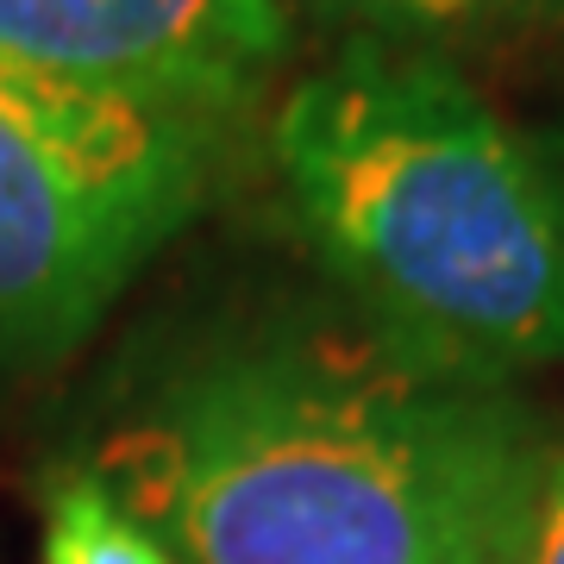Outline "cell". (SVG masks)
Here are the masks:
<instances>
[{
    "instance_id": "7a4b0ae2",
    "label": "cell",
    "mask_w": 564,
    "mask_h": 564,
    "mask_svg": "<svg viewBox=\"0 0 564 564\" xmlns=\"http://www.w3.org/2000/svg\"><path fill=\"white\" fill-rule=\"evenodd\" d=\"M270 163L377 339L477 383L564 364V182L445 51L345 39L282 95Z\"/></svg>"
},
{
    "instance_id": "5b68a950",
    "label": "cell",
    "mask_w": 564,
    "mask_h": 564,
    "mask_svg": "<svg viewBox=\"0 0 564 564\" xmlns=\"http://www.w3.org/2000/svg\"><path fill=\"white\" fill-rule=\"evenodd\" d=\"M282 13L339 25L345 39L389 44H464L514 39V32H564V0H282Z\"/></svg>"
},
{
    "instance_id": "8992f818",
    "label": "cell",
    "mask_w": 564,
    "mask_h": 564,
    "mask_svg": "<svg viewBox=\"0 0 564 564\" xmlns=\"http://www.w3.org/2000/svg\"><path fill=\"white\" fill-rule=\"evenodd\" d=\"M39 564H176L144 521H132L95 470H63L44 496Z\"/></svg>"
},
{
    "instance_id": "6da1fadb",
    "label": "cell",
    "mask_w": 564,
    "mask_h": 564,
    "mask_svg": "<svg viewBox=\"0 0 564 564\" xmlns=\"http://www.w3.org/2000/svg\"><path fill=\"white\" fill-rule=\"evenodd\" d=\"M552 445L514 383L270 321L195 351L95 477L195 564H514Z\"/></svg>"
},
{
    "instance_id": "3957f363",
    "label": "cell",
    "mask_w": 564,
    "mask_h": 564,
    "mask_svg": "<svg viewBox=\"0 0 564 564\" xmlns=\"http://www.w3.org/2000/svg\"><path fill=\"white\" fill-rule=\"evenodd\" d=\"M214 126L0 57V351L51 358L207 195Z\"/></svg>"
},
{
    "instance_id": "277c9868",
    "label": "cell",
    "mask_w": 564,
    "mask_h": 564,
    "mask_svg": "<svg viewBox=\"0 0 564 564\" xmlns=\"http://www.w3.org/2000/svg\"><path fill=\"white\" fill-rule=\"evenodd\" d=\"M295 44L282 0H0V57L220 126Z\"/></svg>"
},
{
    "instance_id": "52a82bcc",
    "label": "cell",
    "mask_w": 564,
    "mask_h": 564,
    "mask_svg": "<svg viewBox=\"0 0 564 564\" xmlns=\"http://www.w3.org/2000/svg\"><path fill=\"white\" fill-rule=\"evenodd\" d=\"M514 564H564V440L552 445V464L540 477V496H533Z\"/></svg>"
},
{
    "instance_id": "ba28073f",
    "label": "cell",
    "mask_w": 564,
    "mask_h": 564,
    "mask_svg": "<svg viewBox=\"0 0 564 564\" xmlns=\"http://www.w3.org/2000/svg\"><path fill=\"white\" fill-rule=\"evenodd\" d=\"M545 158H552V170H558V182H564V132L552 144H545Z\"/></svg>"
}]
</instances>
